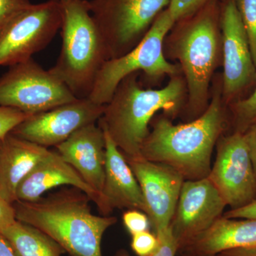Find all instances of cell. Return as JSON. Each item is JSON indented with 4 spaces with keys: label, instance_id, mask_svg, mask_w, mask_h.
<instances>
[{
    "label": "cell",
    "instance_id": "cell-1",
    "mask_svg": "<svg viewBox=\"0 0 256 256\" xmlns=\"http://www.w3.org/2000/svg\"><path fill=\"white\" fill-rule=\"evenodd\" d=\"M223 100L216 88L206 110L193 120L175 124L164 116L151 121L141 156L170 166L185 181L208 178L214 149L226 127Z\"/></svg>",
    "mask_w": 256,
    "mask_h": 256
},
{
    "label": "cell",
    "instance_id": "cell-2",
    "mask_svg": "<svg viewBox=\"0 0 256 256\" xmlns=\"http://www.w3.org/2000/svg\"><path fill=\"white\" fill-rule=\"evenodd\" d=\"M90 197L74 186H64L35 202L13 203L16 220L41 230L70 256H102L106 230L116 217L92 213Z\"/></svg>",
    "mask_w": 256,
    "mask_h": 256
},
{
    "label": "cell",
    "instance_id": "cell-3",
    "mask_svg": "<svg viewBox=\"0 0 256 256\" xmlns=\"http://www.w3.org/2000/svg\"><path fill=\"white\" fill-rule=\"evenodd\" d=\"M186 94V82L180 75L154 90L142 88L138 73L130 74L120 82L98 124L126 158H140L154 114L163 110L170 118L176 117L184 106Z\"/></svg>",
    "mask_w": 256,
    "mask_h": 256
},
{
    "label": "cell",
    "instance_id": "cell-4",
    "mask_svg": "<svg viewBox=\"0 0 256 256\" xmlns=\"http://www.w3.org/2000/svg\"><path fill=\"white\" fill-rule=\"evenodd\" d=\"M220 4L214 1L175 23L171 52L184 75L190 118H197L210 104V80L220 56Z\"/></svg>",
    "mask_w": 256,
    "mask_h": 256
},
{
    "label": "cell",
    "instance_id": "cell-5",
    "mask_svg": "<svg viewBox=\"0 0 256 256\" xmlns=\"http://www.w3.org/2000/svg\"><path fill=\"white\" fill-rule=\"evenodd\" d=\"M62 4V48L50 70L76 98H88L98 74L109 60L107 48L92 20L88 0H66Z\"/></svg>",
    "mask_w": 256,
    "mask_h": 256
},
{
    "label": "cell",
    "instance_id": "cell-6",
    "mask_svg": "<svg viewBox=\"0 0 256 256\" xmlns=\"http://www.w3.org/2000/svg\"><path fill=\"white\" fill-rule=\"evenodd\" d=\"M175 24L166 8L156 18L140 42L130 52L106 60L98 74L88 98L100 106L108 104L120 82L130 74L142 72L148 78L172 77L181 72L180 65L165 58L163 44L165 36Z\"/></svg>",
    "mask_w": 256,
    "mask_h": 256
},
{
    "label": "cell",
    "instance_id": "cell-7",
    "mask_svg": "<svg viewBox=\"0 0 256 256\" xmlns=\"http://www.w3.org/2000/svg\"><path fill=\"white\" fill-rule=\"evenodd\" d=\"M170 0H90L92 20L105 42L109 60L130 52L142 40Z\"/></svg>",
    "mask_w": 256,
    "mask_h": 256
},
{
    "label": "cell",
    "instance_id": "cell-8",
    "mask_svg": "<svg viewBox=\"0 0 256 256\" xmlns=\"http://www.w3.org/2000/svg\"><path fill=\"white\" fill-rule=\"evenodd\" d=\"M10 67L0 77V106L34 114L77 99L50 69L32 58Z\"/></svg>",
    "mask_w": 256,
    "mask_h": 256
},
{
    "label": "cell",
    "instance_id": "cell-9",
    "mask_svg": "<svg viewBox=\"0 0 256 256\" xmlns=\"http://www.w3.org/2000/svg\"><path fill=\"white\" fill-rule=\"evenodd\" d=\"M62 20L60 0L30 5L0 32V66L25 62L46 48L60 30Z\"/></svg>",
    "mask_w": 256,
    "mask_h": 256
},
{
    "label": "cell",
    "instance_id": "cell-10",
    "mask_svg": "<svg viewBox=\"0 0 256 256\" xmlns=\"http://www.w3.org/2000/svg\"><path fill=\"white\" fill-rule=\"evenodd\" d=\"M208 178L230 210L256 200V176L244 132L220 137Z\"/></svg>",
    "mask_w": 256,
    "mask_h": 256
},
{
    "label": "cell",
    "instance_id": "cell-11",
    "mask_svg": "<svg viewBox=\"0 0 256 256\" xmlns=\"http://www.w3.org/2000/svg\"><path fill=\"white\" fill-rule=\"evenodd\" d=\"M105 106L89 98H77L50 110L32 114L10 134L45 148H56L80 128L96 124L102 117Z\"/></svg>",
    "mask_w": 256,
    "mask_h": 256
},
{
    "label": "cell",
    "instance_id": "cell-12",
    "mask_svg": "<svg viewBox=\"0 0 256 256\" xmlns=\"http://www.w3.org/2000/svg\"><path fill=\"white\" fill-rule=\"evenodd\" d=\"M220 30L224 64L222 96L228 101L256 79L248 37L234 0H224L220 4Z\"/></svg>",
    "mask_w": 256,
    "mask_h": 256
},
{
    "label": "cell",
    "instance_id": "cell-13",
    "mask_svg": "<svg viewBox=\"0 0 256 256\" xmlns=\"http://www.w3.org/2000/svg\"><path fill=\"white\" fill-rule=\"evenodd\" d=\"M226 206L208 178L184 181L170 226L178 252L220 218Z\"/></svg>",
    "mask_w": 256,
    "mask_h": 256
},
{
    "label": "cell",
    "instance_id": "cell-14",
    "mask_svg": "<svg viewBox=\"0 0 256 256\" xmlns=\"http://www.w3.org/2000/svg\"><path fill=\"white\" fill-rule=\"evenodd\" d=\"M126 158L142 190L154 234L160 235L170 228L184 178L166 165L142 156Z\"/></svg>",
    "mask_w": 256,
    "mask_h": 256
},
{
    "label": "cell",
    "instance_id": "cell-15",
    "mask_svg": "<svg viewBox=\"0 0 256 256\" xmlns=\"http://www.w3.org/2000/svg\"><path fill=\"white\" fill-rule=\"evenodd\" d=\"M104 132L105 181L98 206L99 212L102 216H110L114 210H137L146 214V202L137 178L126 156L108 134Z\"/></svg>",
    "mask_w": 256,
    "mask_h": 256
},
{
    "label": "cell",
    "instance_id": "cell-16",
    "mask_svg": "<svg viewBox=\"0 0 256 256\" xmlns=\"http://www.w3.org/2000/svg\"><path fill=\"white\" fill-rule=\"evenodd\" d=\"M56 148L100 200L106 168V137L102 128L96 124L84 126Z\"/></svg>",
    "mask_w": 256,
    "mask_h": 256
},
{
    "label": "cell",
    "instance_id": "cell-17",
    "mask_svg": "<svg viewBox=\"0 0 256 256\" xmlns=\"http://www.w3.org/2000/svg\"><path fill=\"white\" fill-rule=\"evenodd\" d=\"M60 186L78 188L98 206L100 196L57 151L50 150L32 170L16 190V201L35 202L47 192Z\"/></svg>",
    "mask_w": 256,
    "mask_h": 256
},
{
    "label": "cell",
    "instance_id": "cell-18",
    "mask_svg": "<svg viewBox=\"0 0 256 256\" xmlns=\"http://www.w3.org/2000/svg\"><path fill=\"white\" fill-rule=\"evenodd\" d=\"M256 248V220L222 216L180 252L185 256H215L225 250Z\"/></svg>",
    "mask_w": 256,
    "mask_h": 256
},
{
    "label": "cell",
    "instance_id": "cell-19",
    "mask_svg": "<svg viewBox=\"0 0 256 256\" xmlns=\"http://www.w3.org/2000/svg\"><path fill=\"white\" fill-rule=\"evenodd\" d=\"M50 151L45 146L8 134L0 149V195L10 203L16 202L18 185Z\"/></svg>",
    "mask_w": 256,
    "mask_h": 256
},
{
    "label": "cell",
    "instance_id": "cell-20",
    "mask_svg": "<svg viewBox=\"0 0 256 256\" xmlns=\"http://www.w3.org/2000/svg\"><path fill=\"white\" fill-rule=\"evenodd\" d=\"M18 256H62L65 250L32 226L16 220L2 232Z\"/></svg>",
    "mask_w": 256,
    "mask_h": 256
},
{
    "label": "cell",
    "instance_id": "cell-21",
    "mask_svg": "<svg viewBox=\"0 0 256 256\" xmlns=\"http://www.w3.org/2000/svg\"><path fill=\"white\" fill-rule=\"evenodd\" d=\"M248 37L256 67V0H234Z\"/></svg>",
    "mask_w": 256,
    "mask_h": 256
},
{
    "label": "cell",
    "instance_id": "cell-22",
    "mask_svg": "<svg viewBox=\"0 0 256 256\" xmlns=\"http://www.w3.org/2000/svg\"><path fill=\"white\" fill-rule=\"evenodd\" d=\"M237 130L244 132L256 122V88L246 98L236 102L234 106Z\"/></svg>",
    "mask_w": 256,
    "mask_h": 256
},
{
    "label": "cell",
    "instance_id": "cell-23",
    "mask_svg": "<svg viewBox=\"0 0 256 256\" xmlns=\"http://www.w3.org/2000/svg\"><path fill=\"white\" fill-rule=\"evenodd\" d=\"M220 0H170L168 9L175 23L188 18L206 4Z\"/></svg>",
    "mask_w": 256,
    "mask_h": 256
},
{
    "label": "cell",
    "instance_id": "cell-24",
    "mask_svg": "<svg viewBox=\"0 0 256 256\" xmlns=\"http://www.w3.org/2000/svg\"><path fill=\"white\" fill-rule=\"evenodd\" d=\"M31 116L18 109L0 106V140H3L15 127Z\"/></svg>",
    "mask_w": 256,
    "mask_h": 256
},
{
    "label": "cell",
    "instance_id": "cell-25",
    "mask_svg": "<svg viewBox=\"0 0 256 256\" xmlns=\"http://www.w3.org/2000/svg\"><path fill=\"white\" fill-rule=\"evenodd\" d=\"M159 246V240L156 234L148 232L132 236L131 248L138 256H149L154 254Z\"/></svg>",
    "mask_w": 256,
    "mask_h": 256
},
{
    "label": "cell",
    "instance_id": "cell-26",
    "mask_svg": "<svg viewBox=\"0 0 256 256\" xmlns=\"http://www.w3.org/2000/svg\"><path fill=\"white\" fill-rule=\"evenodd\" d=\"M124 227L131 236L150 230L151 226L149 217L144 212L137 210H127L122 214Z\"/></svg>",
    "mask_w": 256,
    "mask_h": 256
},
{
    "label": "cell",
    "instance_id": "cell-27",
    "mask_svg": "<svg viewBox=\"0 0 256 256\" xmlns=\"http://www.w3.org/2000/svg\"><path fill=\"white\" fill-rule=\"evenodd\" d=\"M159 246L154 254L149 256H176L178 250V244L170 227L160 235L156 236ZM114 256H131L124 249L118 250Z\"/></svg>",
    "mask_w": 256,
    "mask_h": 256
},
{
    "label": "cell",
    "instance_id": "cell-28",
    "mask_svg": "<svg viewBox=\"0 0 256 256\" xmlns=\"http://www.w3.org/2000/svg\"><path fill=\"white\" fill-rule=\"evenodd\" d=\"M32 3L30 0H0V32Z\"/></svg>",
    "mask_w": 256,
    "mask_h": 256
},
{
    "label": "cell",
    "instance_id": "cell-29",
    "mask_svg": "<svg viewBox=\"0 0 256 256\" xmlns=\"http://www.w3.org/2000/svg\"><path fill=\"white\" fill-rule=\"evenodd\" d=\"M16 220L13 204L10 203L0 195V234Z\"/></svg>",
    "mask_w": 256,
    "mask_h": 256
},
{
    "label": "cell",
    "instance_id": "cell-30",
    "mask_svg": "<svg viewBox=\"0 0 256 256\" xmlns=\"http://www.w3.org/2000/svg\"><path fill=\"white\" fill-rule=\"evenodd\" d=\"M223 216L228 218L256 220V200L248 204L246 206L225 212Z\"/></svg>",
    "mask_w": 256,
    "mask_h": 256
},
{
    "label": "cell",
    "instance_id": "cell-31",
    "mask_svg": "<svg viewBox=\"0 0 256 256\" xmlns=\"http://www.w3.org/2000/svg\"><path fill=\"white\" fill-rule=\"evenodd\" d=\"M256 176V122L244 132Z\"/></svg>",
    "mask_w": 256,
    "mask_h": 256
},
{
    "label": "cell",
    "instance_id": "cell-32",
    "mask_svg": "<svg viewBox=\"0 0 256 256\" xmlns=\"http://www.w3.org/2000/svg\"><path fill=\"white\" fill-rule=\"evenodd\" d=\"M215 256H256V248L232 249L220 252Z\"/></svg>",
    "mask_w": 256,
    "mask_h": 256
},
{
    "label": "cell",
    "instance_id": "cell-33",
    "mask_svg": "<svg viewBox=\"0 0 256 256\" xmlns=\"http://www.w3.org/2000/svg\"><path fill=\"white\" fill-rule=\"evenodd\" d=\"M0 256H18L8 239L0 234Z\"/></svg>",
    "mask_w": 256,
    "mask_h": 256
},
{
    "label": "cell",
    "instance_id": "cell-34",
    "mask_svg": "<svg viewBox=\"0 0 256 256\" xmlns=\"http://www.w3.org/2000/svg\"><path fill=\"white\" fill-rule=\"evenodd\" d=\"M2 142V140H0V149H1Z\"/></svg>",
    "mask_w": 256,
    "mask_h": 256
},
{
    "label": "cell",
    "instance_id": "cell-35",
    "mask_svg": "<svg viewBox=\"0 0 256 256\" xmlns=\"http://www.w3.org/2000/svg\"><path fill=\"white\" fill-rule=\"evenodd\" d=\"M60 1L64 2V1H66V0H60Z\"/></svg>",
    "mask_w": 256,
    "mask_h": 256
}]
</instances>
